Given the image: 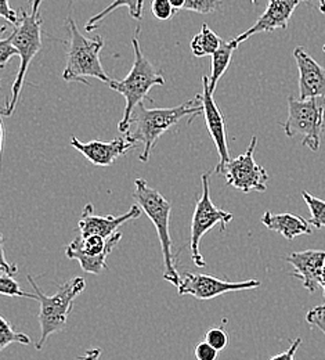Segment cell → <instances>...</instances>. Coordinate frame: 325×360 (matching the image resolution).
<instances>
[{
  "instance_id": "obj_32",
  "label": "cell",
  "mask_w": 325,
  "mask_h": 360,
  "mask_svg": "<svg viewBox=\"0 0 325 360\" xmlns=\"http://www.w3.org/2000/svg\"><path fill=\"white\" fill-rule=\"evenodd\" d=\"M0 270H1V274H8V276H15L18 271L17 264H8L6 259L3 240H1V245H0Z\"/></svg>"
},
{
  "instance_id": "obj_19",
  "label": "cell",
  "mask_w": 325,
  "mask_h": 360,
  "mask_svg": "<svg viewBox=\"0 0 325 360\" xmlns=\"http://www.w3.org/2000/svg\"><path fill=\"white\" fill-rule=\"evenodd\" d=\"M237 47H238V44L235 39L223 41L220 47L216 50V53L212 56V72H211V78H209V88L212 93H215L218 82L220 81V78L225 75V72L230 67L232 53Z\"/></svg>"
},
{
  "instance_id": "obj_38",
  "label": "cell",
  "mask_w": 325,
  "mask_h": 360,
  "mask_svg": "<svg viewBox=\"0 0 325 360\" xmlns=\"http://www.w3.org/2000/svg\"><path fill=\"white\" fill-rule=\"evenodd\" d=\"M252 1V4H258V0H251Z\"/></svg>"
},
{
  "instance_id": "obj_37",
  "label": "cell",
  "mask_w": 325,
  "mask_h": 360,
  "mask_svg": "<svg viewBox=\"0 0 325 360\" xmlns=\"http://www.w3.org/2000/svg\"><path fill=\"white\" fill-rule=\"evenodd\" d=\"M319 8L323 14H325V0H319Z\"/></svg>"
},
{
  "instance_id": "obj_21",
  "label": "cell",
  "mask_w": 325,
  "mask_h": 360,
  "mask_svg": "<svg viewBox=\"0 0 325 360\" xmlns=\"http://www.w3.org/2000/svg\"><path fill=\"white\" fill-rule=\"evenodd\" d=\"M222 42L223 41L219 38V35L212 31L206 24H204L201 31L191 41V51L195 57L213 56L222 45Z\"/></svg>"
},
{
  "instance_id": "obj_29",
  "label": "cell",
  "mask_w": 325,
  "mask_h": 360,
  "mask_svg": "<svg viewBox=\"0 0 325 360\" xmlns=\"http://www.w3.org/2000/svg\"><path fill=\"white\" fill-rule=\"evenodd\" d=\"M219 356V351L213 348L209 342L204 341L197 344L195 347V358L197 360H216Z\"/></svg>"
},
{
  "instance_id": "obj_30",
  "label": "cell",
  "mask_w": 325,
  "mask_h": 360,
  "mask_svg": "<svg viewBox=\"0 0 325 360\" xmlns=\"http://www.w3.org/2000/svg\"><path fill=\"white\" fill-rule=\"evenodd\" d=\"M14 56H20L18 49L11 45V42L7 38L1 39L0 41V68H4L7 61Z\"/></svg>"
},
{
  "instance_id": "obj_39",
  "label": "cell",
  "mask_w": 325,
  "mask_h": 360,
  "mask_svg": "<svg viewBox=\"0 0 325 360\" xmlns=\"http://www.w3.org/2000/svg\"><path fill=\"white\" fill-rule=\"evenodd\" d=\"M324 51H325V46H324Z\"/></svg>"
},
{
  "instance_id": "obj_17",
  "label": "cell",
  "mask_w": 325,
  "mask_h": 360,
  "mask_svg": "<svg viewBox=\"0 0 325 360\" xmlns=\"http://www.w3.org/2000/svg\"><path fill=\"white\" fill-rule=\"evenodd\" d=\"M285 261L293 266V277L302 280L305 288L314 292L320 287V278L325 266V251L307 250L292 252L285 257Z\"/></svg>"
},
{
  "instance_id": "obj_16",
  "label": "cell",
  "mask_w": 325,
  "mask_h": 360,
  "mask_svg": "<svg viewBox=\"0 0 325 360\" xmlns=\"http://www.w3.org/2000/svg\"><path fill=\"white\" fill-rule=\"evenodd\" d=\"M293 57L299 70V98L321 97L325 100L324 67H321L302 46L293 50Z\"/></svg>"
},
{
  "instance_id": "obj_24",
  "label": "cell",
  "mask_w": 325,
  "mask_h": 360,
  "mask_svg": "<svg viewBox=\"0 0 325 360\" xmlns=\"http://www.w3.org/2000/svg\"><path fill=\"white\" fill-rule=\"evenodd\" d=\"M0 294L7 297H24V298L38 301L37 294L22 291L20 284L14 280V276H8V274H1L0 277Z\"/></svg>"
},
{
  "instance_id": "obj_36",
  "label": "cell",
  "mask_w": 325,
  "mask_h": 360,
  "mask_svg": "<svg viewBox=\"0 0 325 360\" xmlns=\"http://www.w3.org/2000/svg\"><path fill=\"white\" fill-rule=\"evenodd\" d=\"M320 287H323V290H324V295H325V266H324V270H323V274H321V278H320Z\"/></svg>"
},
{
  "instance_id": "obj_22",
  "label": "cell",
  "mask_w": 325,
  "mask_h": 360,
  "mask_svg": "<svg viewBox=\"0 0 325 360\" xmlns=\"http://www.w3.org/2000/svg\"><path fill=\"white\" fill-rule=\"evenodd\" d=\"M10 344L29 345L31 338L24 333H17L4 317H0V351H3Z\"/></svg>"
},
{
  "instance_id": "obj_20",
  "label": "cell",
  "mask_w": 325,
  "mask_h": 360,
  "mask_svg": "<svg viewBox=\"0 0 325 360\" xmlns=\"http://www.w3.org/2000/svg\"><path fill=\"white\" fill-rule=\"evenodd\" d=\"M122 6H125V7L129 8L131 17H133V18L138 20V21H141V18H142V6H144V0H114L107 8H104V10L100 11L98 14H95L94 17H92V18L86 22L85 30H86L88 32H93L94 30L98 28V25L101 24V21H102L107 15H110L112 11H115L117 8H119V7H122Z\"/></svg>"
},
{
  "instance_id": "obj_14",
  "label": "cell",
  "mask_w": 325,
  "mask_h": 360,
  "mask_svg": "<svg viewBox=\"0 0 325 360\" xmlns=\"http://www.w3.org/2000/svg\"><path fill=\"white\" fill-rule=\"evenodd\" d=\"M305 1L310 0H267L266 11L258 18L253 27L235 38L237 44L239 45L256 34H269L276 30H285L295 8Z\"/></svg>"
},
{
  "instance_id": "obj_34",
  "label": "cell",
  "mask_w": 325,
  "mask_h": 360,
  "mask_svg": "<svg viewBox=\"0 0 325 360\" xmlns=\"http://www.w3.org/2000/svg\"><path fill=\"white\" fill-rule=\"evenodd\" d=\"M77 360H101V349L94 348L91 351H86L81 358H78Z\"/></svg>"
},
{
  "instance_id": "obj_9",
  "label": "cell",
  "mask_w": 325,
  "mask_h": 360,
  "mask_svg": "<svg viewBox=\"0 0 325 360\" xmlns=\"http://www.w3.org/2000/svg\"><path fill=\"white\" fill-rule=\"evenodd\" d=\"M122 234L115 233L110 238L100 236L84 237L78 234L67 247L65 255L68 259H75L79 262L81 268L91 274H100L107 269V258L111 255L112 250L121 241Z\"/></svg>"
},
{
  "instance_id": "obj_3",
  "label": "cell",
  "mask_w": 325,
  "mask_h": 360,
  "mask_svg": "<svg viewBox=\"0 0 325 360\" xmlns=\"http://www.w3.org/2000/svg\"><path fill=\"white\" fill-rule=\"evenodd\" d=\"M44 0H32L31 6L32 10L28 14L27 11L21 10V21L14 25L13 34L7 38L11 45L15 46L20 53V68L14 84L11 86V98L7 100L6 107L3 110V115H13L14 108L18 103L24 79L27 71L29 68L31 61L42 49V17H41V4Z\"/></svg>"
},
{
  "instance_id": "obj_18",
  "label": "cell",
  "mask_w": 325,
  "mask_h": 360,
  "mask_svg": "<svg viewBox=\"0 0 325 360\" xmlns=\"http://www.w3.org/2000/svg\"><path fill=\"white\" fill-rule=\"evenodd\" d=\"M262 224L269 230L284 236L286 240H293L295 237L303 234H312L310 222L292 214H273L266 211L262 217Z\"/></svg>"
},
{
  "instance_id": "obj_15",
  "label": "cell",
  "mask_w": 325,
  "mask_h": 360,
  "mask_svg": "<svg viewBox=\"0 0 325 360\" xmlns=\"http://www.w3.org/2000/svg\"><path fill=\"white\" fill-rule=\"evenodd\" d=\"M93 211L92 204H88L82 211V217L78 222V229L79 234L84 237L100 236L104 238H110L124 224L131 222L133 219H139L142 214V208L139 204L132 205L129 211L121 217H100L95 215Z\"/></svg>"
},
{
  "instance_id": "obj_1",
  "label": "cell",
  "mask_w": 325,
  "mask_h": 360,
  "mask_svg": "<svg viewBox=\"0 0 325 360\" xmlns=\"http://www.w3.org/2000/svg\"><path fill=\"white\" fill-rule=\"evenodd\" d=\"M202 111L204 107L199 94L180 105L169 108H145L144 103H140L131 120V125L135 124L136 129L133 134L129 132V135L138 143L142 144L140 161L147 162L150 160L151 151L161 136L187 117L190 118L188 124H191V121L195 120Z\"/></svg>"
},
{
  "instance_id": "obj_8",
  "label": "cell",
  "mask_w": 325,
  "mask_h": 360,
  "mask_svg": "<svg viewBox=\"0 0 325 360\" xmlns=\"http://www.w3.org/2000/svg\"><path fill=\"white\" fill-rule=\"evenodd\" d=\"M211 172H206L201 176V188L202 193L197 200L194 215L191 219V229H190V251L191 258L195 266L204 268L205 259L199 251L201 238L215 226H220L222 231H226L227 225L232 221V214L218 208L211 200Z\"/></svg>"
},
{
  "instance_id": "obj_13",
  "label": "cell",
  "mask_w": 325,
  "mask_h": 360,
  "mask_svg": "<svg viewBox=\"0 0 325 360\" xmlns=\"http://www.w3.org/2000/svg\"><path fill=\"white\" fill-rule=\"evenodd\" d=\"M71 146L95 167H108L119 157L126 155L132 148H136L138 141L129 134H126L111 141L93 140L82 143L77 137H72Z\"/></svg>"
},
{
  "instance_id": "obj_5",
  "label": "cell",
  "mask_w": 325,
  "mask_h": 360,
  "mask_svg": "<svg viewBox=\"0 0 325 360\" xmlns=\"http://www.w3.org/2000/svg\"><path fill=\"white\" fill-rule=\"evenodd\" d=\"M67 27L69 32V46L62 79L65 82H82L89 85L86 78H95L110 84L111 78L105 74L100 60V53L104 47L102 38L100 35L93 39L84 37L72 17L67 18Z\"/></svg>"
},
{
  "instance_id": "obj_7",
  "label": "cell",
  "mask_w": 325,
  "mask_h": 360,
  "mask_svg": "<svg viewBox=\"0 0 325 360\" xmlns=\"http://www.w3.org/2000/svg\"><path fill=\"white\" fill-rule=\"evenodd\" d=\"M288 137L303 136L302 144L312 151H319L325 131V100L321 97H288V118L284 124Z\"/></svg>"
},
{
  "instance_id": "obj_11",
  "label": "cell",
  "mask_w": 325,
  "mask_h": 360,
  "mask_svg": "<svg viewBox=\"0 0 325 360\" xmlns=\"http://www.w3.org/2000/svg\"><path fill=\"white\" fill-rule=\"evenodd\" d=\"M260 285L262 283L256 278L246 281H227L211 274L186 271L178 287V292L179 295H191L199 301H206L227 292L253 290Z\"/></svg>"
},
{
  "instance_id": "obj_28",
  "label": "cell",
  "mask_w": 325,
  "mask_h": 360,
  "mask_svg": "<svg viewBox=\"0 0 325 360\" xmlns=\"http://www.w3.org/2000/svg\"><path fill=\"white\" fill-rule=\"evenodd\" d=\"M306 320L310 326L317 327L325 334V304L309 311V314L306 315Z\"/></svg>"
},
{
  "instance_id": "obj_6",
  "label": "cell",
  "mask_w": 325,
  "mask_h": 360,
  "mask_svg": "<svg viewBox=\"0 0 325 360\" xmlns=\"http://www.w3.org/2000/svg\"><path fill=\"white\" fill-rule=\"evenodd\" d=\"M27 278L35 290V294L41 304V311L38 316L41 324V338L37 342V349L41 351L51 334H55L65 328L68 316L71 315L74 309L75 300L86 288V281L84 277H74L69 281L61 284L54 295L48 297L41 291L31 274H28Z\"/></svg>"
},
{
  "instance_id": "obj_35",
  "label": "cell",
  "mask_w": 325,
  "mask_h": 360,
  "mask_svg": "<svg viewBox=\"0 0 325 360\" xmlns=\"http://www.w3.org/2000/svg\"><path fill=\"white\" fill-rule=\"evenodd\" d=\"M169 1H171V4L175 7L176 11L185 8V6H186V0H169Z\"/></svg>"
},
{
  "instance_id": "obj_12",
  "label": "cell",
  "mask_w": 325,
  "mask_h": 360,
  "mask_svg": "<svg viewBox=\"0 0 325 360\" xmlns=\"http://www.w3.org/2000/svg\"><path fill=\"white\" fill-rule=\"evenodd\" d=\"M202 86L204 91L202 94H199L202 107H204V117H205V124L208 128V132L212 137L218 153H219V162L215 168V172L218 175H222L225 167L229 164L230 158V151H229V146H227V135H226V121H225V115L220 111V108L218 107L215 98H213V93L211 91L209 88V77L204 75L202 77Z\"/></svg>"
},
{
  "instance_id": "obj_23",
  "label": "cell",
  "mask_w": 325,
  "mask_h": 360,
  "mask_svg": "<svg viewBox=\"0 0 325 360\" xmlns=\"http://www.w3.org/2000/svg\"><path fill=\"white\" fill-rule=\"evenodd\" d=\"M302 197L305 200V202L307 204L312 218H310V225L314 226L316 229H321L325 227V201L320 200L312 194H309L307 191H302Z\"/></svg>"
},
{
  "instance_id": "obj_4",
  "label": "cell",
  "mask_w": 325,
  "mask_h": 360,
  "mask_svg": "<svg viewBox=\"0 0 325 360\" xmlns=\"http://www.w3.org/2000/svg\"><path fill=\"white\" fill-rule=\"evenodd\" d=\"M133 53H135V63L128 74L126 78L122 81L111 79L108 84L110 88L119 94H122L126 100V107L124 117L118 125V129L121 134L126 135L131 132V120L140 103L144 101L148 91L154 86H164L165 78L157 71V68L144 57L141 47H140L138 35L132 39Z\"/></svg>"
},
{
  "instance_id": "obj_31",
  "label": "cell",
  "mask_w": 325,
  "mask_h": 360,
  "mask_svg": "<svg viewBox=\"0 0 325 360\" xmlns=\"http://www.w3.org/2000/svg\"><path fill=\"white\" fill-rule=\"evenodd\" d=\"M0 15L3 18L7 20V22L13 24V25H17L18 24V15H17V11H14L10 4H8V0H0Z\"/></svg>"
},
{
  "instance_id": "obj_2",
  "label": "cell",
  "mask_w": 325,
  "mask_h": 360,
  "mask_svg": "<svg viewBox=\"0 0 325 360\" xmlns=\"http://www.w3.org/2000/svg\"><path fill=\"white\" fill-rule=\"evenodd\" d=\"M133 197L142 208V212L157 229L164 255V278L168 283L179 287L182 277L176 269V257L173 254V243L169 230L172 212L171 202L157 188L148 186L147 180L142 178L135 180Z\"/></svg>"
},
{
  "instance_id": "obj_26",
  "label": "cell",
  "mask_w": 325,
  "mask_h": 360,
  "mask_svg": "<svg viewBox=\"0 0 325 360\" xmlns=\"http://www.w3.org/2000/svg\"><path fill=\"white\" fill-rule=\"evenodd\" d=\"M205 341L209 342L218 351H223L229 344V335L225 328L213 327V328L208 330V333L205 334Z\"/></svg>"
},
{
  "instance_id": "obj_25",
  "label": "cell",
  "mask_w": 325,
  "mask_h": 360,
  "mask_svg": "<svg viewBox=\"0 0 325 360\" xmlns=\"http://www.w3.org/2000/svg\"><path fill=\"white\" fill-rule=\"evenodd\" d=\"M222 0H186L185 10L199 14H211L219 10Z\"/></svg>"
},
{
  "instance_id": "obj_27",
  "label": "cell",
  "mask_w": 325,
  "mask_h": 360,
  "mask_svg": "<svg viewBox=\"0 0 325 360\" xmlns=\"http://www.w3.org/2000/svg\"><path fill=\"white\" fill-rule=\"evenodd\" d=\"M151 11L155 18L161 21L169 20L175 13V7L171 4L169 0H152L151 1Z\"/></svg>"
},
{
  "instance_id": "obj_10",
  "label": "cell",
  "mask_w": 325,
  "mask_h": 360,
  "mask_svg": "<svg viewBox=\"0 0 325 360\" xmlns=\"http://www.w3.org/2000/svg\"><path fill=\"white\" fill-rule=\"evenodd\" d=\"M258 144V137L253 136L246 151L237 158H232L225 167L222 175L225 176L227 186L238 188L244 193L259 191L263 193L267 190V171L256 164L255 161V148Z\"/></svg>"
},
{
  "instance_id": "obj_33",
  "label": "cell",
  "mask_w": 325,
  "mask_h": 360,
  "mask_svg": "<svg viewBox=\"0 0 325 360\" xmlns=\"http://www.w3.org/2000/svg\"><path fill=\"white\" fill-rule=\"evenodd\" d=\"M300 344H302V338H296L285 352H281L279 355L273 356L270 360H295L296 351L299 349Z\"/></svg>"
}]
</instances>
